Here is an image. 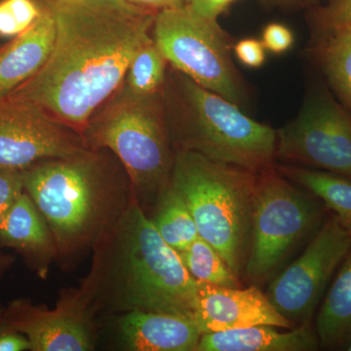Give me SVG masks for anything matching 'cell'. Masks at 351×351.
<instances>
[{"label": "cell", "mask_w": 351, "mask_h": 351, "mask_svg": "<svg viewBox=\"0 0 351 351\" xmlns=\"http://www.w3.org/2000/svg\"><path fill=\"white\" fill-rule=\"evenodd\" d=\"M56 27L47 62L9 96L31 101L84 138L151 36L158 11L128 0H41Z\"/></svg>", "instance_id": "obj_1"}, {"label": "cell", "mask_w": 351, "mask_h": 351, "mask_svg": "<svg viewBox=\"0 0 351 351\" xmlns=\"http://www.w3.org/2000/svg\"><path fill=\"white\" fill-rule=\"evenodd\" d=\"M103 282L115 307L193 318L196 280L179 253L160 237L131 193L112 232L103 241Z\"/></svg>", "instance_id": "obj_2"}, {"label": "cell", "mask_w": 351, "mask_h": 351, "mask_svg": "<svg viewBox=\"0 0 351 351\" xmlns=\"http://www.w3.org/2000/svg\"><path fill=\"white\" fill-rule=\"evenodd\" d=\"M22 175L25 191L54 234L59 255L98 246L128 204L129 197L108 181L89 152L34 164Z\"/></svg>", "instance_id": "obj_3"}, {"label": "cell", "mask_w": 351, "mask_h": 351, "mask_svg": "<svg viewBox=\"0 0 351 351\" xmlns=\"http://www.w3.org/2000/svg\"><path fill=\"white\" fill-rule=\"evenodd\" d=\"M258 174L189 151L176 152L171 173L170 184L186 202L199 237L239 278L243 277L250 246Z\"/></svg>", "instance_id": "obj_4"}, {"label": "cell", "mask_w": 351, "mask_h": 351, "mask_svg": "<svg viewBox=\"0 0 351 351\" xmlns=\"http://www.w3.org/2000/svg\"><path fill=\"white\" fill-rule=\"evenodd\" d=\"M158 95L137 96L126 90L90 121L84 134L95 147H107L119 157L140 205L156 202L174 164Z\"/></svg>", "instance_id": "obj_5"}, {"label": "cell", "mask_w": 351, "mask_h": 351, "mask_svg": "<svg viewBox=\"0 0 351 351\" xmlns=\"http://www.w3.org/2000/svg\"><path fill=\"white\" fill-rule=\"evenodd\" d=\"M325 207L274 166L258 173L245 279L257 286L276 276L298 247L319 230Z\"/></svg>", "instance_id": "obj_6"}, {"label": "cell", "mask_w": 351, "mask_h": 351, "mask_svg": "<svg viewBox=\"0 0 351 351\" xmlns=\"http://www.w3.org/2000/svg\"><path fill=\"white\" fill-rule=\"evenodd\" d=\"M184 120L180 151L260 173L274 167L276 131L245 114L239 106L184 75Z\"/></svg>", "instance_id": "obj_7"}, {"label": "cell", "mask_w": 351, "mask_h": 351, "mask_svg": "<svg viewBox=\"0 0 351 351\" xmlns=\"http://www.w3.org/2000/svg\"><path fill=\"white\" fill-rule=\"evenodd\" d=\"M152 38L168 63L196 84L241 107L246 100L232 43L218 21L189 4L157 12Z\"/></svg>", "instance_id": "obj_8"}, {"label": "cell", "mask_w": 351, "mask_h": 351, "mask_svg": "<svg viewBox=\"0 0 351 351\" xmlns=\"http://www.w3.org/2000/svg\"><path fill=\"white\" fill-rule=\"evenodd\" d=\"M276 135V158L351 180V113L326 89L313 90Z\"/></svg>", "instance_id": "obj_9"}, {"label": "cell", "mask_w": 351, "mask_h": 351, "mask_svg": "<svg viewBox=\"0 0 351 351\" xmlns=\"http://www.w3.org/2000/svg\"><path fill=\"white\" fill-rule=\"evenodd\" d=\"M104 252L98 245L93 269L82 287L64 293L54 309L15 301L6 313L7 326L22 332L32 351H87L94 348L91 304L101 289Z\"/></svg>", "instance_id": "obj_10"}, {"label": "cell", "mask_w": 351, "mask_h": 351, "mask_svg": "<svg viewBox=\"0 0 351 351\" xmlns=\"http://www.w3.org/2000/svg\"><path fill=\"white\" fill-rule=\"evenodd\" d=\"M351 249V237L336 216L313 235L294 263L272 279L267 299L295 327L311 322L335 270Z\"/></svg>", "instance_id": "obj_11"}, {"label": "cell", "mask_w": 351, "mask_h": 351, "mask_svg": "<svg viewBox=\"0 0 351 351\" xmlns=\"http://www.w3.org/2000/svg\"><path fill=\"white\" fill-rule=\"evenodd\" d=\"M87 152L82 136L31 101L12 96L0 100V165L22 171Z\"/></svg>", "instance_id": "obj_12"}, {"label": "cell", "mask_w": 351, "mask_h": 351, "mask_svg": "<svg viewBox=\"0 0 351 351\" xmlns=\"http://www.w3.org/2000/svg\"><path fill=\"white\" fill-rule=\"evenodd\" d=\"M193 320L202 335L258 325L295 328L274 308L258 286L230 288L201 281H196Z\"/></svg>", "instance_id": "obj_13"}, {"label": "cell", "mask_w": 351, "mask_h": 351, "mask_svg": "<svg viewBox=\"0 0 351 351\" xmlns=\"http://www.w3.org/2000/svg\"><path fill=\"white\" fill-rule=\"evenodd\" d=\"M122 343L133 351H196L201 334L193 318L130 311L119 320Z\"/></svg>", "instance_id": "obj_14"}, {"label": "cell", "mask_w": 351, "mask_h": 351, "mask_svg": "<svg viewBox=\"0 0 351 351\" xmlns=\"http://www.w3.org/2000/svg\"><path fill=\"white\" fill-rule=\"evenodd\" d=\"M43 3L40 18L0 48V100L36 75L52 52L56 27L50 9Z\"/></svg>", "instance_id": "obj_15"}, {"label": "cell", "mask_w": 351, "mask_h": 351, "mask_svg": "<svg viewBox=\"0 0 351 351\" xmlns=\"http://www.w3.org/2000/svg\"><path fill=\"white\" fill-rule=\"evenodd\" d=\"M0 243L34 261L43 276L53 258L59 255L47 221L25 191L0 218Z\"/></svg>", "instance_id": "obj_16"}, {"label": "cell", "mask_w": 351, "mask_h": 351, "mask_svg": "<svg viewBox=\"0 0 351 351\" xmlns=\"http://www.w3.org/2000/svg\"><path fill=\"white\" fill-rule=\"evenodd\" d=\"M277 328L258 325L203 334L196 351H314L320 348L311 322L289 332H279Z\"/></svg>", "instance_id": "obj_17"}, {"label": "cell", "mask_w": 351, "mask_h": 351, "mask_svg": "<svg viewBox=\"0 0 351 351\" xmlns=\"http://www.w3.org/2000/svg\"><path fill=\"white\" fill-rule=\"evenodd\" d=\"M316 332L323 348L346 350L351 343V249L321 306Z\"/></svg>", "instance_id": "obj_18"}, {"label": "cell", "mask_w": 351, "mask_h": 351, "mask_svg": "<svg viewBox=\"0 0 351 351\" xmlns=\"http://www.w3.org/2000/svg\"><path fill=\"white\" fill-rule=\"evenodd\" d=\"M288 180L319 198L351 237V180L325 171L286 164L274 165Z\"/></svg>", "instance_id": "obj_19"}, {"label": "cell", "mask_w": 351, "mask_h": 351, "mask_svg": "<svg viewBox=\"0 0 351 351\" xmlns=\"http://www.w3.org/2000/svg\"><path fill=\"white\" fill-rule=\"evenodd\" d=\"M314 53L332 93L351 113V27L318 34Z\"/></svg>", "instance_id": "obj_20"}, {"label": "cell", "mask_w": 351, "mask_h": 351, "mask_svg": "<svg viewBox=\"0 0 351 351\" xmlns=\"http://www.w3.org/2000/svg\"><path fill=\"white\" fill-rule=\"evenodd\" d=\"M149 219L164 241L178 253L186 250L200 237L186 202L170 182L156 200L154 216Z\"/></svg>", "instance_id": "obj_21"}, {"label": "cell", "mask_w": 351, "mask_h": 351, "mask_svg": "<svg viewBox=\"0 0 351 351\" xmlns=\"http://www.w3.org/2000/svg\"><path fill=\"white\" fill-rule=\"evenodd\" d=\"M179 255L195 280L223 287L242 288L240 278L206 240L199 237L186 250L180 252Z\"/></svg>", "instance_id": "obj_22"}, {"label": "cell", "mask_w": 351, "mask_h": 351, "mask_svg": "<svg viewBox=\"0 0 351 351\" xmlns=\"http://www.w3.org/2000/svg\"><path fill=\"white\" fill-rule=\"evenodd\" d=\"M167 63L152 38L136 53L127 69V91L137 96L158 95L165 82Z\"/></svg>", "instance_id": "obj_23"}, {"label": "cell", "mask_w": 351, "mask_h": 351, "mask_svg": "<svg viewBox=\"0 0 351 351\" xmlns=\"http://www.w3.org/2000/svg\"><path fill=\"white\" fill-rule=\"evenodd\" d=\"M43 10L41 0H0V36L16 38L27 32Z\"/></svg>", "instance_id": "obj_24"}, {"label": "cell", "mask_w": 351, "mask_h": 351, "mask_svg": "<svg viewBox=\"0 0 351 351\" xmlns=\"http://www.w3.org/2000/svg\"><path fill=\"white\" fill-rule=\"evenodd\" d=\"M311 19L318 34L339 27H351V0H327L313 7Z\"/></svg>", "instance_id": "obj_25"}, {"label": "cell", "mask_w": 351, "mask_h": 351, "mask_svg": "<svg viewBox=\"0 0 351 351\" xmlns=\"http://www.w3.org/2000/svg\"><path fill=\"white\" fill-rule=\"evenodd\" d=\"M24 191L22 171L0 165V218Z\"/></svg>", "instance_id": "obj_26"}, {"label": "cell", "mask_w": 351, "mask_h": 351, "mask_svg": "<svg viewBox=\"0 0 351 351\" xmlns=\"http://www.w3.org/2000/svg\"><path fill=\"white\" fill-rule=\"evenodd\" d=\"M262 43L265 50L276 55L283 54L292 48L295 43L294 34L279 23H270L263 29Z\"/></svg>", "instance_id": "obj_27"}, {"label": "cell", "mask_w": 351, "mask_h": 351, "mask_svg": "<svg viewBox=\"0 0 351 351\" xmlns=\"http://www.w3.org/2000/svg\"><path fill=\"white\" fill-rule=\"evenodd\" d=\"M234 54L237 60L251 69H258L265 62V48L262 40L256 38H244L235 44Z\"/></svg>", "instance_id": "obj_28"}, {"label": "cell", "mask_w": 351, "mask_h": 351, "mask_svg": "<svg viewBox=\"0 0 351 351\" xmlns=\"http://www.w3.org/2000/svg\"><path fill=\"white\" fill-rule=\"evenodd\" d=\"M234 1L235 0H189V5L200 15L217 20Z\"/></svg>", "instance_id": "obj_29"}, {"label": "cell", "mask_w": 351, "mask_h": 351, "mask_svg": "<svg viewBox=\"0 0 351 351\" xmlns=\"http://www.w3.org/2000/svg\"><path fill=\"white\" fill-rule=\"evenodd\" d=\"M25 350H31V343L24 334L9 326L0 332V351Z\"/></svg>", "instance_id": "obj_30"}, {"label": "cell", "mask_w": 351, "mask_h": 351, "mask_svg": "<svg viewBox=\"0 0 351 351\" xmlns=\"http://www.w3.org/2000/svg\"><path fill=\"white\" fill-rule=\"evenodd\" d=\"M128 1L136 4V5L156 11L174 8V7L186 5L189 3V0H128Z\"/></svg>", "instance_id": "obj_31"}, {"label": "cell", "mask_w": 351, "mask_h": 351, "mask_svg": "<svg viewBox=\"0 0 351 351\" xmlns=\"http://www.w3.org/2000/svg\"><path fill=\"white\" fill-rule=\"evenodd\" d=\"M267 5L281 7V8H291L298 5H306V0H262Z\"/></svg>", "instance_id": "obj_32"}, {"label": "cell", "mask_w": 351, "mask_h": 351, "mask_svg": "<svg viewBox=\"0 0 351 351\" xmlns=\"http://www.w3.org/2000/svg\"><path fill=\"white\" fill-rule=\"evenodd\" d=\"M321 0H306V5L316 6L319 5Z\"/></svg>", "instance_id": "obj_33"}, {"label": "cell", "mask_w": 351, "mask_h": 351, "mask_svg": "<svg viewBox=\"0 0 351 351\" xmlns=\"http://www.w3.org/2000/svg\"><path fill=\"white\" fill-rule=\"evenodd\" d=\"M8 262V258L0 255V269H1L2 267H4V265H5Z\"/></svg>", "instance_id": "obj_34"}, {"label": "cell", "mask_w": 351, "mask_h": 351, "mask_svg": "<svg viewBox=\"0 0 351 351\" xmlns=\"http://www.w3.org/2000/svg\"><path fill=\"white\" fill-rule=\"evenodd\" d=\"M346 350H348V351H351V343H350V345H348V346H346Z\"/></svg>", "instance_id": "obj_35"}]
</instances>
